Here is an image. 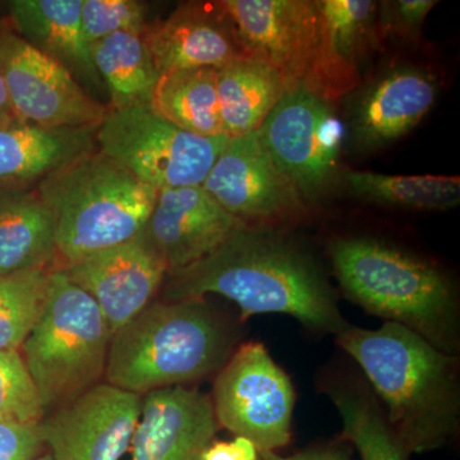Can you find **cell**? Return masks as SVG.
<instances>
[{
	"instance_id": "cell-11",
	"label": "cell",
	"mask_w": 460,
	"mask_h": 460,
	"mask_svg": "<svg viewBox=\"0 0 460 460\" xmlns=\"http://www.w3.org/2000/svg\"><path fill=\"white\" fill-rule=\"evenodd\" d=\"M0 69L21 122L47 129L98 128L108 109L68 69L0 26Z\"/></svg>"
},
{
	"instance_id": "cell-29",
	"label": "cell",
	"mask_w": 460,
	"mask_h": 460,
	"mask_svg": "<svg viewBox=\"0 0 460 460\" xmlns=\"http://www.w3.org/2000/svg\"><path fill=\"white\" fill-rule=\"evenodd\" d=\"M44 416L38 387L20 350L0 352V423L36 425Z\"/></svg>"
},
{
	"instance_id": "cell-23",
	"label": "cell",
	"mask_w": 460,
	"mask_h": 460,
	"mask_svg": "<svg viewBox=\"0 0 460 460\" xmlns=\"http://www.w3.org/2000/svg\"><path fill=\"white\" fill-rule=\"evenodd\" d=\"M283 78L255 58L235 60L217 69V98L224 135L255 132L286 93Z\"/></svg>"
},
{
	"instance_id": "cell-25",
	"label": "cell",
	"mask_w": 460,
	"mask_h": 460,
	"mask_svg": "<svg viewBox=\"0 0 460 460\" xmlns=\"http://www.w3.org/2000/svg\"><path fill=\"white\" fill-rule=\"evenodd\" d=\"M150 107L183 131L205 137L224 135L217 69H181L160 75Z\"/></svg>"
},
{
	"instance_id": "cell-24",
	"label": "cell",
	"mask_w": 460,
	"mask_h": 460,
	"mask_svg": "<svg viewBox=\"0 0 460 460\" xmlns=\"http://www.w3.org/2000/svg\"><path fill=\"white\" fill-rule=\"evenodd\" d=\"M90 53L111 95V109L151 104L160 74L144 33H114L91 44Z\"/></svg>"
},
{
	"instance_id": "cell-28",
	"label": "cell",
	"mask_w": 460,
	"mask_h": 460,
	"mask_svg": "<svg viewBox=\"0 0 460 460\" xmlns=\"http://www.w3.org/2000/svg\"><path fill=\"white\" fill-rule=\"evenodd\" d=\"M47 270L0 277V352L20 350L40 316L48 293Z\"/></svg>"
},
{
	"instance_id": "cell-4",
	"label": "cell",
	"mask_w": 460,
	"mask_h": 460,
	"mask_svg": "<svg viewBox=\"0 0 460 460\" xmlns=\"http://www.w3.org/2000/svg\"><path fill=\"white\" fill-rule=\"evenodd\" d=\"M328 253L345 298L443 352L459 354L458 290L438 265L374 237L334 239Z\"/></svg>"
},
{
	"instance_id": "cell-34",
	"label": "cell",
	"mask_w": 460,
	"mask_h": 460,
	"mask_svg": "<svg viewBox=\"0 0 460 460\" xmlns=\"http://www.w3.org/2000/svg\"><path fill=\"white\" fill-rule=\"evenodd\" d=\"M259 460H352L343 444L321 445L308 447L292 456H280L278 452H260Z\"/></svg>"
},
{
	"instance_id": "cell-13",
	"label": "cell",
	"mask_w": 460,
	"mask_h": 460,
	"mask_svg": "<svg viewBox=\"0 0 460 460\" xmlns=\"http://www.w3.org/2000/svg\"><path fill=\"white\" fill-rule=\"evenodd\" d=\"M144 396L98 384L40 422L53 460H120L131 447Z\"/></svg>"
},
{
	"instance_id": "cell-32",
	"label": "cell",
	"mask_w": 460,
	"mask_h": 460,
	"mask_svg": "<svg viewBox=\"0 0 460 460\" xmlns=\"http://www.w3.org/2000/svg\"><path fill=\"white\" fill-rule=\"evenodd\" d=\"M42 447L40 423H0V460H33Z\"/></svg>"
},
{
	"instance_id": "cell-14",
	"label": "cell",
	"mask_w": 460,
	"mask_h": 460,
	"mask_svg": "<svg viewBox=\"0 0 460 460\" xmlns=\"http://www.w3.org/2000/svg\"><path fill=\"white\" fill-rule=\"evenodd\" d=\"M62 269L96 302L111 334L155 301L168 275L164 260L142 233Z\"/></svg>"
},
{
	"instance_id": "cell-2",
	"label": "cell",
	"mask_w": 460,
	"mask_h": 460,
	"mask_svg": "<svg viewBox=\"0 0 460 460\" xmlns=\"http://www.w3.org/2000/svg\"><path fill=\"white\" fill-rule=\"evenodd\" d=\"M385 411L405 452L441 449L459 434L460 362L398 323L348 325L335 335Z\"/></svg>"
},
{
	"instance_id": "cell-26",
	"label": "cell",
	"mask_w": 460,
	"mask_h": 460,
	"mask_svg": "<svg viewBox=\"0 0 460 460\" xmlns=\"http://www.w3.org/2000/svg\"><path fill=\"white\" fill-rule=\"evenodd\" d=\"M344 181L356 198L378 205L447 210L460 202L459 177L350 171L345 172Z\"/></svg>"
},
{
	"instance_id": "cell-20",
	"label": "cell",
	"mask_w": 460,
	"mask_h": 460,
	"mask_svg": "<svg viewBox=\"0 0 460 460\" xmlns=\"http://www.w3.org/2000/svg\"><path fill=\"white\" fill-rule=\"evenodd\" d=\"M319 386L338 411L341 440L352 445L362 460H410L361 372L328 368L320 375Z\"/></svg>"
},
{
	"instance_id": "cell-30",
	"label": "cell",
	"mask_w": 460,
	"mask_h": 460,
	"mask_svg": "<svg viewBox=\"0 0 460 460\" xmlns=\"http://www.w3.org/2000/svg\"><path fill=\"white\" fill-rule=\"evenodd\" d=\"M147 4L138 0H83L81 26L87 44L118 32L144 33Z\"/></svg>"
},
{
	"instance_id": "cell-8",
	"label": "cell",
	"mask_w": 460,
	"mask_h": 460,
	"mask_svg": "<svg viewBox=\"0 0 460 460\" xmlns=\"http://www.w3.org/2000/svg\"><path fill=\"white\" fill-rule=\"evenodd\" d=\"M95 140L100 153L159 192L202 186L229 137L183 131L141 105L108 109Z\"/></svg>"
},
{
	"instance_id": "cell-9",
	"label": "cell",
	"mask_w": 460,
	"mask_h": 460,
	"mask_svg": "<svg viewBox=\"0 0 460 460\" xmlns=\"http://www.w3.org/2000/svg\"><path fill=\"white\" fill-rule=\"evenodd\" d=\"M211 402L219 428L260 452H278L292 440L295 385L260 341L234 350L215 377Z\"/></svg>"
},
{
	"instance_id": "cell-22",
	"label": "cell",
	"mask_w": 460,
	"mask_h": 460,
	"mask_svg": "<svg viewBox=\"0 0 460 460\" xmlns=\"http://www.w3.org/2000/svg\"><path fill=\"white\" fill-rule=\"evenodd\" d=\"M96 128L47 129L21 124L0 129V186H32L86 155Z\"/></svg>"
},
{
	"instance_id": "cell-7",
	"label": "cell",
	"mask_w": 460,
	"mask_h": 460,
	"mask_svg": "<svg viewBox=\"0 0 460 460\" xmlns=\"http://www.w3.org/2000/svg\"><path fill=\"white\" fill-rule=\"evenodd\" d=\"M248 56L268 63L287 90L334 102L359 83L358 69L337 56L316 0H222Z\"/></svg>"
},
{
	"instance_id": "cell-33",
	"label": "cell",
	"mask_w": 460,
	"mask_h": 460,
	"mask_svg": "<svg viewBox=\"0 0 460 460\" xmlns=\"http://www.w3.org/2000/svg\"><path fill=\"white\" fill-rule=\"evenodd\" d=\"M260 450L250 440L234 436L230 441H217L208 445L199 460H259Z\"/></svg>"
},
{
	"instance_id": "cell-1",
	"label": "cell",
	"mask_w": 460,
	"mask_h": 460,
	"mask_svg": "<svg viewBox=\"0 0 460 460\" xmlns=\"http://www.w3.org/2000/svg\"><path fill=\"white\" fill-rule=\"evenodd\" d=\"M168 301L222 296L239 319L287 314L314 334L349 325L328 275L310 251L274 226H244L205 259L166 277Z\"/></svg>"
},
{
	"instance_id": "cell-12",
	"label": "cell",
	"mask_w": 460,
	"mask_h": 460,
	"mask_svg": "<svg viewBox=\"0 0 460 460\" xmlns=\"http://www.w3.org/2000/svg\"><path fill=\"white\" fill-rule=\"evenodd\" d=\"M201 187L248 226L275 228L305 208L301 193L280 171L257 131L229 138Z\"/></svg>"
},
{
	"instance_id": "cell-3",
	"label": "cell",
	"mask_w": 460,
	"mask_h": 460,
	"mask_svg": "<svg viewBox=\"0 0 460 460\" xmlns=\"http://www.w3.org/2000/svg\"><path fill=\"white\" fill-rule=\"evenodd\" d=\"M239 323L206 296L154 301L114 332L104 383L144 396L217 375L241 345Z\"/></svg>"
},
{
	"instance_id": "cell-16",
	"label": "cell",
	"mask_w": 460,
	"mask_h": 460,
	"mask_svg": "<svg viewBox=\"0 0 460 460\" xmlns=\"http://www.w3.org/2000/svg\"><path fill=\"white\" fill-rule=\"evenodd\" d=\"M160 75L181 69L214 68L246 59L237 30L219 2H189L144 32Z\"/></svg>"
},
{
	"instance_id": "cell-5",
	"label": "cell",
	"mask_w": 460,
	"mask_h": 460,
	"mask_svg": "<svg viewBox=\"0 0 460 460\" xmlns=\"http://www.w3.org/2000/svg\"><path fill=\"white\" fill-rule=\"evenodd\" d=\"M56 223L57 268L137 238L157 190L98 148L36 184Z\"/></svg>"
},
{
	"instance_id": "cell-6",
	"label": "cell",
	"mask_w": 460,
	"mask_h": 460,
	"mask_svg": "<svg viewBox=\"0 0 460 460\" xmlns=\"http://www.w3.org/2000/svg\"><path fill=\"white\" fill-rule=\"evenodd\" d=\"M111 337L96 302L51 268L44 307L20 348L45 416L104 381Z\"/></svg>"
},
{
	"instance_id": "cell-10",
	"label": "cell",
	"mask_w": 460,
	"mask_h": 460,
	"mask_svg": "<svg viewBox=\"0 0 460 460\" xmlns=\"http://www.w3.org/2000/svg\"><path fill=\"white\" fill-rule=\"evenodd\" d=\"M257 132L304 199L325 192L344 138L343 123L332 102L304 89L287 90Z\"/></svg>"
},
{
	"instance_id": "cell-35",
	"label": "cell",
	"mask_w": 460,
	"mask_h": 460,
	"mask_svg": "<svg viewBox=\"0 0 460 460\" xmlns=\"http://www.w3.org/2000/svg\"><path fill=\"white\" fill-rule=\"evenodd\" d=\"M21 124L25 123L21 122L14 111L11 98H9L7 84H5L2 69H0V129L11 128V127L21 126Z\"/></svg>"
},
{
	"instance_id": "cell-21",
	"label": "cell",
	"mask_w": 460,
	"mask_h": 460,
	"mask_svg": "<svg viewBox=\"0 0 460 460\" xmlns=\"http://www.w3.org/2000/svg\"><path fill=\"white\" fill-rule=\"evenodd\" d=\"M57 262L56 223L32 186H0V277Z\"/></svg>"
},
{
	"instance_id": "cell-15",
	"label": "cell",
	"mask_w": 460,
	"mask_h": 460,
	"mask_svg": "<svg viewBox=\"0 0 460 460\" xmlns=\"http://www.w3.org/2000/svg\"><path fill=\"white\" fill-rule=\"evenodd\" d=\"M201 186L159 190L142 234L164 260L168 275L205 259L242 226Z\"/></svg>"
},
{
	"instance_id": "cell-31",
	"label": "cell",
	"mask_w": 460,
	"mask_h": 460,
	"mask_svg": "<svg viewBox=\"0 0 460 460\" xmlns=\"http://www.w3.org/2000/svg\"><path fill=\"white\" fill-rule=\"evenodd\" d=\"M434 0H394L378 3L377 32L380 42L386 38L414 39L420 35Z\"/></svg>"
},
{
	"instance_id": "cell-17",
	"label": "cell",
	"mask_w": 460,
	"mask_h": 460,
	"mask_svg": "<svg viewBox=\"0 0 460 460\" xmlns=\"http://www.w3.org/2000/svg\"><path fill=\"white\" fill-rule=\"evenodd\" d=\"M219 429L211 396L189 386L155 390L142 399L131 460H199Z\"/></svg>"
},
{
	"instance_id": "cell-36",
	"label": "cell",
	"mask_w": 460,
	"mask_h": 460,
	"mask_svg": "<svg viewBox=\"0 0 460 460\" xmlns=\"http://www.w3.org/2000/svg\"><path fill=\"white\" fill-rule=\"evenodd\" d=\"M33 460H53V459H51L49 453H45V454H40V456H36V458Z\"/></svg>"
},
{
	"instance_id": "cell-18",
	"label": "cell",
	"mask_w": 460,
	"mask_h": 460,
	"mask_svg": "<svg viewBox=\"0 0 460 460\" xmlns=\"http://www.w3.org/2000/svg\"><path fill=\"white\" fill-rule=\"evenodd\" d=\"M438 93V80L426 69L401 66L387 72L354 102L350 138L361 150H375L399 140L428 115Z\"/></svg>"
},
{
	"instance_id": "cell-19",
	"label": "cell",
	"mask_w": 460,
	"mask_h": 460,
	"mask_svg": "<svg viewBox=\"0 0 460 460\" xmlns=\"http://www.w3.org/2000/svg\"><path fill=\"white\" fill-rule=\"evenodd\" d=\"M11 29L45 56L57 60L81 84L102 86L81 26L83 0H12Z\"/></svg>"
},
{
	"instance_id": "cell-27",
	"label": "cell",
	"mask_w": 460,
	"mask_h": 460,
	"mask_svg": "<svg viewBox=\"0 0 460 460\" xmlns=\"http://www.w3.org/2000/svg\"><path fill=\"white\" fill-rule=\"evenodd\" d=\"M337 56L358 68L363 58L380 47L378 2L372 0H316Z\"/></svg>"
}]
</instances>
